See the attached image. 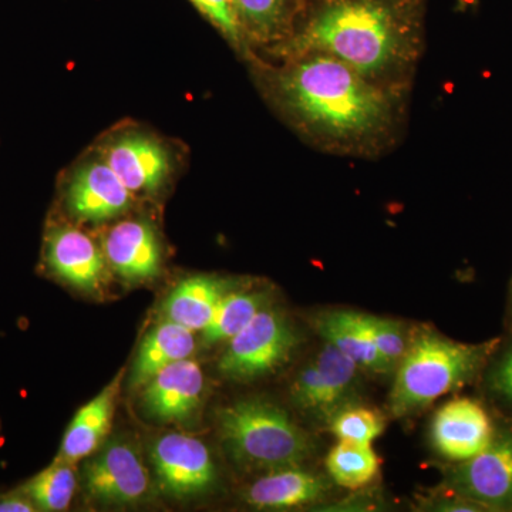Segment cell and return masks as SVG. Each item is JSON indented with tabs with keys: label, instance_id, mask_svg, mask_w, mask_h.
<instances>
[{
	"label": "cell",
	"instance_id": "5",
	"mask_svg": "<svg viewBox=\"0 0 512 512\" xmlns=\"http://www.w3.org/2000/svg\"><path fill=\"white\" fill-rule=\"evenodd\" d=\"M298 332L284 312L266 306L238 335L228 340L218 370L235 382H249L276 372L291 359Z\"/></svg>",
	"mask_w": 512,
	"mask_h": 512
},
{
	"label": "cell",
	"instance_id": "20",
	"mask_svg": "<svg viewBox=\"0 0 512 512\" xmlns=\"http://www.w3.org/2000/svg\"><path fill=\"white\" fill-rule=\"evenodd\" d=\"M231 282L217 276L197 275L175 286L163 303L165 319L197 332L204 330Z\"/></svg>",
	"mask_w": 512,
	"mask_h": 512
},
{
	"label": "cell",
	"instance_id": "23",
	"mask_svg": "<svg viewBox=\"0 0 512 512\" xmlns=\"http://www.w3.org/2000/svg\"><path fill=\"white\" fill-rule=\"evenodd\" d=\"M76 470L70 461L56 458L49 467L19 485L37 511H63L69 508L76 493Z\"/></svg>",
	"mask_w": 512,
	"mask_h": 512
},
{
	"label": "cell",
	"instance_id": "17",
	"mask_svg": "<svg viewBox=\"0 0 512 512\" xmlns=\"http://www.w3.org/2000/svg\"><path fill=\"white\" fill-rule=\"evenodd\" d=\"M316 332L325 342L339 350L363 372L384 375L392 372L377 352L366 326L365 313L328 311L313 320Z\"/></svg>",
	"mask_w": 512,
	"mask_h": 512
},
{
	"label": "cell",
	"instance_id": "8",
	"mask_svg": "<svg viewBox=\"0 0 512 512\" xmlns=\"http://www.w3.org/2000/svg\"><path fill=\"white\" fill-rule=\"evenodd\" d=\"M151 463L158 487L177 500L207 494L217 484V467L207 444L190 434L158 437L151 448Z\"/></svg>",
	"mask_w": 512,
	"mask_h": 512
},
{
	"label": "cell",
	"instance_id": "15",
	"mask_svg": "<svg viewBox=\"0 0 512 512\" xmlns=\"http://www.w3.org/2000/svg\"><path fill=\"white\" fill-rule=\"evenodd\" d=\"M103 252L107 264L124 281L138 284L160 274V239L148 221L127 220L114 225L104 238Z\"/></svg>",
	"mask_w": 512,
	"mask_h": 512
},
{
	"label": "cell",
	"instance_id": "26",
	"mask_svg": "<svg viewBox=\"0 0 512 512\" xmlns=\"http://www.w3.org/2000/svg\"><path fill=\"white\" fill-rule=\"evenodd\" d=\"M329 426L339 441L372 444L382 436L386 421L376 410L355 404L336 414Z\"/></svg>",
	"mask_w": 512,
	"mask_h": 512
},
{
	"label": "cell",
	"instance_id": "27",
	"mask_svg": "<svg viewBox=\"0 0 512 512\" xmlns=\"http://www.w3.org/2000/svg\"><path fill=\"white\" fill-rule=\"evenodd\" d=\"M365 319L367 329L383 362L390 367V370L396 369L409 346L410 335L407 338L402 323L396 320L366 315V313Z\"/></svg>",
	"mask_w": 512,
	"mask_h": 512
},
{
	"label": "cell",
	"instance_id": "16",
	"mask_svg": "<svg viewBox=\"0 0 512 512\" xmlns=\"http://www.w3.org/2000/svg\"><path fill=\"white\" fill-rule=\"evenodd\" d=\"M328 481L301 466L268 471L245 491V501L258 510H289L319 503L328 495Z\"/></svg>",
	"mask_w": 512,
	"mask_h": 512
},
{
	"label": "cell",
	"instance_id": "6",
	"mask_svg": "<svg viewBox=\"0 0 512 512\" xmlns=\"http://www.w3.org/2000/svg\"><path fill=\"white\" fill-rule=\"evenodd\" d=\"M360 372L356 363L325 342L293 380L292 404L318 423L329 424L336 414L357 403Z\"/></svg>",
	"mask_w": 512,
	"mask_h": 512
},
{
	"label": "cell",
	"instance_id": "22",
	"mask_svg": "<svg viewBox=\"0 0 512 512\" xmlns=\"http://www.w3.org/2000/svg\"><path fill=\"white\" fill-rule=\"evenodd\" d=\"M269 306V298L262 291H229L218 303L202 340L207 345L228 342L238 335L262 309Z\"/></svg>",
	"mask_w": 512,
	"mask_h": 512
},
{
	"label": "cell",
	"instance_id": "31",
	"mask_svg": "<svg viewBox=\"0 0 512 512\" xmlns=\"http://www.w3.org/2000/svg\"><path fill=\"white\" fill-rule=\"evenodd\" d=\"M508 318H510L511 330H512V281L510 286V303H508Z\"/></svg>",
	"mask_w": 512,
	"mask_h": 512
},
{
	"label": "cell",
	"instance_id": "30",
	"mask_svg": "<svg viewBox=\"0 0 512 512\" xmlns=\"http://www.w3.org/2000/svg\"><path fill=\"white\" fill-rule=\"evenodd\" d=\"M37 511L32 501L19 488L0 494V512H33Z\"/></svg>",
	"mask_w": 512,
	"mask_h": 512
},
{
	"label": "cell",
	"instance_id": "7",
	"mask_svg": "<svg viewBox=\"0 0 512 512\" xmlns=\"http://www.w3.org/2000/svg\"><path fill=\"white\" fill-rule=\"evenodd\" d=\"M446 488L487 512H512V421H497L490 446L448 467Z\"/></svg>",
	"mask_w": 512,
	"mask_h": 512
},
{
	"label": "cell",
	"instance_id": "3",
	"mask_svg": "<svg viewBox=\"0 0 512 512\" xmlns=\"http://www.w3.org/2000/svg\"><path fill=\"white\" fill-rule=\"evenodd\" d=\"M498 343L500 339L457 342L427 326L414 330L396 367L389 396L392 416L396 419L413 416L444 394L477 380Z\"/></svg>",
	"mask_w": 512,
	"mask_h": 512
},
{
	"label": "cell",
	"instance_id": "4",
	"mask_svg": "<svg viewBox=\"0 0 512 512\" xmlns=\"http://www.w3.org/2000/svg\"><path fill=\"white\" fill-rule=\"evenodd\" d=\"M218 426L229 456L245 470L302 466L313 453L309 434L284 409L262 399L222 407Z\"/></svg>",
	"mask_w": 512,
	"mask_h": 512
},
{
	"label": "cell",
	"instance_id": "24",
	"mask_svg": "<svg viewBox=\"0 0 512 512\" xmlns=\"http://www.w3.org/2000/svg\"><path fill=\"white\" fill-rule=\"evenodd\" d=\"M379 467V457L372 444L339 441L326 458L330 478L349 490H359L372 483L379 474Z\"/></svg>",
	"mask_w": 512,
	"mask_h": 512
},
{
	"label": "cell",
	"instance_id": "13",
	"mask_svg": "<svg viewBox=\"0 0 512 512\" xmlns=\"http://www.w3.org/2000/svg\"><path fill=\"white\" fill-rule=\"evenodd\" d=\"M204 389V373L188 357L165 367L143 387L141 407L151 419L185 423L200 409Z\"/></svg>",
	"mask_w": 512,
	"mask_h": 512
},
{
	"label": "cell",
	"instance_id": "25",
	"mask_svg": "<svg viewBox=\"0 0 512 512\" xmlns=\"http://www.w3.org/2000/svg\"><path fill=\"white\" fill-rule=\"evenodd\" d=\"M480 377L491 402L512 421V340L505 345L500 340Z\"/></svg>",
	"mask_w": 512,
	"mask_h": 512
},
{
	"label": "cell",
	"instance_id": "9",
	"mask_svg": "<svg viewBox=\"0 0 512 512\" xmlns=\"http://www.w3.org/2000/svg\"><path fill=\"white\" fill-rule=\"evenodd\" d=\"M84 488L104 504L133 505L146 498L150 476L133 444L113 441L84 467Z\"/></svg>",
	"mask_w": 512,
	"mask_h": 512
},
{
	"label": "cell",
	"instance_id": "1",
	"mask_svg": "<svg viewBox=\"0 0 512 512\" xmlns=\"http://www.w3.org/2000/svg\"><path fill=\"white\" fill-rule=\"evenodd\" d=\"M421 0H308L289 52L323 55L363 76L386 72L419 23Z\"/></svg>",
	"mask_w": 512,
	"mask_h": 512
},
{
	"label": "cell",
	"instance_id": "18",
	"mask_svg": "<svg viewBox=\"0 0 512 512\" xmlns=\"http://www.w3.org/2000/svg\"><path fill=\"white\" fill-rule=\"evenodd\" d=\"M120 383L121 376L113 380L103 392L84 404L76 413L64 433L57 458L74 464L76 461L92 456L99 448L101 441L106 439L111 429Z\"/></svg>",
	"mask_w": 512,
	"mask_h": 512
},
{
	"label": "cell",
	"instance_id": "19",
	"mask_svg": "<svg viewBox=\"0 0 512 512\" xmlns=\"http://www.w3.org/2000/svg\"><path fill=\"white\" fill-rule=\"evenodd\" d=\"M195 350L192 330L165 319L158 323L141 342L133 367L131 389H143L158 372L180 360L188 359Z\"/></svg>",
	"mask_w": 512,
	"mask_h": 512
},
{
	"label": "cell",
	"instance_id": "11",
	"mask_svg": "<svg viewBox=\"0 0 512 512\" xmlns=\"http://www.w3.org/2000/svg\"><path fill=\"white\" fill-rule=\"evenodd\" d=\"M497 421L480 400L456 397L441 406L431 423V443L441 457L463 463L490 446Z\"/></svg>",
	"mask_w": 512,
	"mask_h": 512
},
{
	"label": "cell",
	"instance_id": "2",
	"mask_svg": "<svg viewBox=\"0 0 512 512\" xmlns=\"http://www.w3.org/2000/svg\"><path fill=\"white\" fill-rule=\"evenodd\" d=\"M289 110L312 130L339 140H359L386 126L390 106L382 90L333 57L312 55L279 80Z\"/></svg>",
	"mask_w": 512,
	"mask_h": 512
},
{
	"label": "cell",
	"instance_id": "12",
	"mask_svg": "<svg viewBox=\"0 0 512 512\" xmlns=\"http://www.w3.org/2000/svg\"><path fill=\"white\" fill-rule=\"evenodd\" d=\"M43 265L56 279L94 292L106 278V256L86 232L73 225L53 224L43 239Z\"/></svg>",
	"mask_w": 512,
	"mask_h": 512
},
{
	"label": "cell",
	"instance_id": "29",
	"mask_svg": "<svg viewBox=\"0 0 512 512\" xmlns=\"http://www.w3.org/2000/svg\"><path fill=\"white\" fill-rule=\"evenodd\" d=\"M424 507H429L427 510L433 511H446V512H487L484 507L480 504L474 503V501L467 500V498L461 497L448 491L447 494L437 495L433 500L427 501Z\"/></svg>",
	"mask_w": 512,
	"mask_h": 512
},
{
	"label": "cell",
	"instance_id": "10",
	"mask_svg": "<svg viewBox=\"0 0 512 512\" xmlns=\"http://www.w3.org/2000/svg\"><path fill=\"white\" fill-rule=\"evenodd\" d=\"M62 200L74 220L101 224L126 214L134 194L101 158L73 171L64 184Z\"/></svg>",
	"mask_w": 512,
	"mask_h": 512
},
{
	"label": "cell",
	"instance_id": "28",
	"mask_svg": "<svg viewBox=\"0 0 512 512\" xmlns=\"http://www.w3.org/2000/svg\"><path fill=\"white\" fill-rule=\"evenodd\" d=\"M204 18L210 20L222 35L235 46H241L244 33L237 12L234 8V0H190Z\"/></svg>",
	"mask_w": 512,
	"mask_h": 512
},
{
	"label": "cell",
	"instance_id": "21",
	"mask_svg": "<svg viewBox=\"0 0 512 512\" xmlns=\"http://www.w3.org/2000/svg\"><path fill=\"white\" fill-rule=\"evenodd\" d=\"M308 0H234L239 25L244 36L261 42L284 36Z\"/></svg>",
	"mask_w": 512,
	"mask_h": 512
},
{
	"label": "cell",
	"instance_id": "14",
	"mask_svg": "<svg viewBox=\"0 0 512 512\" xmlns=\"http://www.w3.org/2000/svg\"><path fill=\"white\" fill-rule=\"evenodd\" d=\"M103 160L133 194H154L171 171L167 148L156 138L140 133L114 138L104 148Z\"/></svg>",
	"mask_w": 512,
	"mask_h": 512
}]
</instances>
